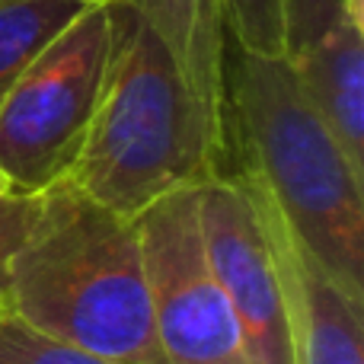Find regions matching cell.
Wrapping results in <instances>:
<instances>
[{"instance_id":"6da1fadb","label":"cell","mask_w":364,"mask_h":364,"mask_svg":"<svg viewBox=\"0 0 364 364\" xmlns=\"http://www.w3.org/2000/svg\"><path fill=\"white\" fill-rule=\"evenodd\" d=\"M112 58L100 106L64 179L83 195L138 218L147 205L195 188L230 166L227 112H218L182 74L166 42L115 0Z\"/></svg>"},{"instance_id":"7a4b0ae2","label":"cell","mask_w":364,"mask_h":364,"mask_svg":"<svg viewBox=\"0 0 364 364\" xmlns=\"http://www.w3.org/2000/svg\"><path fill=\"white\" fill-rule=\"evenodd\" d=\"M6 310L109 364H166L138 220L70 179L45 188L42 214L10 265Z\"/></svg>"},{"instance_id":"3957f363","label":"cell","mask_w":364,"mask_h":364,"mask_svg":"<svg viewBox=\"0 0 364 364\" xmlns=\"http://www.w3.org/2000/svg\"><path fill=\"white\" fill-rule=\"evenodd\" d=\"M224 93L230 164L256 179L294 237L364 301V176L304 100L291 58L227 38Z\"/></svg>"},{"instance_id":"277c9868","label":"cell","mask_w":364,"mask_h":364,"mask_svg":"<svg viewBox=\"0 0 364 364\" xmlns=\"http://www.w3.org/2000/svg\"><path fill=\"white\" fill-rule=\"evenodd\" d=\"M109 58V6H87L16 77L0 102V176L13 192H42L70 173L93 125Z\"/></svg>"},{"instance_id":"5b68a950","label":"cell","mask_w":364,"mask_h":364,"mask_svg":"<svg viewBox=\"0 0 364 364\" xmlns=\"http://www.w3.org/2000/svg\"><path fill=\"white\" fill-rule=\"evenodd\" d=\"M198 186L138 214L154 333L166 364H256L250 342L201 250Z\"/></svg>"},{"instance_id":"8992f818","label":"cell","mask_w":364,"mask_h":364,"mask_svg":"<svg viewBox=\"0 0 364 364\" xmlns=\"http://www.w3.org/2000/svg\"><path fill=\"white\" fill-rule=\"evenodd\" d=\"M201 250L227 294L256 364H294L291 307L259 186L243 166L198 186Z\"/></svg>"},{"instance_id":"52a82bcc","label":"cell","mask_w":364,"mask_h":364,"mask_svg":"<svg viewBox=\"0 0 364 364\" xmlns=\"http://www.w3.org/2000/svg\"><path fill=\"white\" fill-rule=\"evenodd\" d=\"M256 182V179H252ZM262 195L291 307L294 364H364V301L348 294Z\"/></svg>"},{"instance_id":"ba28073f","label":"cell","mask_w":364,"mask_h":364,"mask_svg":"<svg viewBox=\"0 0 364 364\" xmlns=\"http://www.w3.org/2000/svg\"><path fill=\"white\" fill-rule=\"evenodd\" d=\"M291 58L297 87L364 176V26L342 13Z\"/></svg>"},{"instance_id":"9c48e42d","label":"cell","mask_w":364,"mask_h":364,"mask_svg":"<svg viewBox=\"0 0 364 364\" xmlns=\"http://www.w3.org/2000/svg\"><path fill=\"white\" fill-rule=\"evenodd\" d=\"M122 4L132 6L164 38L201 100L218 112H227L224 0H122Z\"/></svg>"},{"instance_id":"30bf717a","label":"cell","mask_w":364,"mask_h":364,"mask_svg":"<svg viewBox=\"0 0 364 364\" xmlns=\"http://www.w3.org/2000/svg\"><path fill=\"white\" fill-rule=\"evenodd\" d=\"M77 0H0V102L26 70V64L70 23Z\"/></svg>"},{"instance_id":"8fae6325","label":"cell","mask_w":364,"mask_h":364,"mask_svg":"<svg viewBox=\"0 0 364 364\" xmlns=\"http://www.w3.org/2000/svg\"><path fill=\"white\" fill-rule=\"evenodd\" d=\"M0 364H109L64 339L29 326L13 314H0Z\"/></svg>"},{"instance_id":"7c38bea8","label":"cell","mask_w":364,"mask_h":364,"mask_svg":"<svg viewBox=\"0 0 364 364\" xmlns=\"http://www.w3.org/2000/svg\"><path fill=\"white\" fill-rule=\"evenodd\" d=\"M227 38L256 55H284L282 0H224Z\"/></svg>"},{"instance_id":"4fadbf2b","label":"cell","mask_w":364,"mask_h":364,"mask_svg":"<svg viewBox=\"0 0 364 364\" xmlns=\"http://www.w3.org/2000/svg\"><path fill=\"white\" fill-rule=\"evenodd\" d=\"M45 205V188L42 192H6L0 195V314L6 310V291H10V265L16 259L23 240L29 237L32 224L38 220Z\"/></svg>"},{"instance_id":"5bb4252c","label":"cell","mask_w":364,"mask_h":364,"mask_svg":"<svg viewBox=\"0 0 364 364\" xmlns=\"http://www.w3.org/2000/svg\"><path fill=\"white\" fill-rule=\"evenodd\" d=\"M346 10V0H282L284 55H297L320 38Z\"/></svg>"},{"instance_id":"9a60e30c","label":"cell","mask_w":364,"mask_h":364,"mask_svg":"<svg viewBox=\"0 0 364 364\" xmlns=\"http://www.w3.org/2000/svg\"><path fill=\"white\" fill-rule=\"evenodd\" d=\"M83 6H106V4H115V0H77Z\"/></svg>"},{"instance_id":"2e32d148","label":"cell","mask_w":364,"mask_h":364,"mask_svg":"<svg viewBox=\"0 0 364 364\" xmlns=\"http://www.w3.org/2000/svg\"><path fill=\"white\" fill-rule=\"evenodd\" d=\"M6 192H10V182H6L4 176H0V195H6Z\"/></svg>"}]
</instances>
